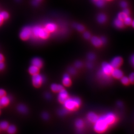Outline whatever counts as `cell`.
Listing matches in <instances>:
<instances>
[{"mask_svg":"<svg viewBox=\"0 0 134 134\" xmlns=\"http://www.w3.org/2000/svg\"><path fill=\"white\" fill-rule=\"evenodd\" d=\"M45 28L49 32H52L56 30L57 25L53 23H48L46 24Z\"/></svg>","mask_w":134,"mask_h":134,"instance_id":"12","label":"cell"},{"mask_svg":"<svg viewBox=\"0 0 134 134\" xmlns=\"http://www.w3.org/2000/svg\"><path fill=\"white\" fill-rule=\"evenodd\" d=\"M5 94L6 93L4 90H2V89H0V98L5 96Z\"/></svg>","mask_w":134,"mask_h":134,"instance_id":"40","label":"cell"},{"mask_svg":"<svg viewBox=\"0 0 134 134\" xmlns=\"http://www.w3.org/2000/svg\"><path fill=\"white\" fill-rule=\"evenodd\" d=\"M64 103L65 107L68 110H76L81 105V100L78 98H68Z\"/></svg>","mask_w":134,"mask_h":134,"instance_id":"1","label":"cell"},{"mask_svg":"<svg viewBox=\"0 0 134 134\" xmlns=\"http://www.w3.org/2000/svg\"><path fill=\"white\" fill-rule=\"evenodd\" d=\"M122 12L125 15H126L127 16H129L130 12H129V10L128 9H127L126 8H124Z\"/></svg>","mask_w":134,"mask_h":134,"instance_id":"39","label":"cell"},{"mask_svg":"<svg viewBox=\"0 0 134 134\" xmlns=\"http://www.w3.org/2000/svg\"><path fill=\"white\" fill-rule=\"evenodd\" d=\"M7 129V132L9 134H14L15 133L16 131V127L13 125H9Z\"/></svg>","mask_w":134,"mask_h":134,"instance_id":"23","label":"cell"},{"mask_svg":"<svg viewBox=\"0 0 134 134\" xmlns=\"http://www.w3.org/2000/svg\"><path fill=\"white\" fill-rule=\"evenodd\" d=\"M18 111L22 113H25L28 111V109L24 105H20L18 107Z\"/></svg>","mask_w":134,"mask_h":134,"instance_id":"21","label":"cell"},{"mask_svg":"<svg viewBox=\"0 0 134 134\" xmlns=\"http://www.w3.org/2000/svg\"><path fill=\"white\" fill-rule=\"evenodd\" d=\"M63 89V87L61 85L53 84L51 86V89L54 92H58Z\"/></svg>","mask_w":134,"mask_h":134,"instance_id":"18","label":"cell"},{"mask_svg":"<svg viewBox=\"0 0 134 134\" xmlns=\"http://www.w3.org/2000/svg\"><path fill=\"white\" fill-rule=\"evenodd\" d=\"M36 1H38V2H40V1H41L42 0H36Z\"/></svg>","mask_w":134,"mask_h":134,"instance_id":"52","label":"cell"},{"mask_svg":"<svg viewBox=\"0 0 134 134\" xmlns=\"http://www.w3.org/2000/svg\"><path fill=\"white\" fill-rule=\"evenodd\" d=\"M63 83L65 86H69L70 85H71V80L68 74H65L64 76L63 79Z\"/></svg>","mask_w":134,"mask_h":134,"instance_id":"17","label":"cell"},{"mask_svg":"<svg viewBox=\"0 0 134 134\" xmlns=\"http://www.w3.org/2000/svg\"><path fill=\"white\" fill-rule=\"evenodd\" d=\"M75 125L79 129H81L84 126L83 121L81 119H78L75 122Z\"/></svg>","mask_w":134,"mask_h":134,"instance_id":"24","label":"cell"},{"mask_svg":"<svg viewBox=\"0 0 134 134\" xmlns=\"http://www.w3.org/2000/svg\"><path fill=\"white\" fill-rule=\"evenodd\" d=\"M111 75L114 78L119 79L122 77L123 74L122 72L118 68H115L113 70L112 72H111Z\"/></svg>","mask_w":134,"mask_h":134,"instance_id":"10","label":"cell"},{"mask_svg":"<svg viewBox=\"0 0 134 134\" xmlns=\"http://www.w3.org/2000/svg\"><path fill=\"white\" fill-rule=\"evenodd\" d=\"M68 71L71 74H75L76 73V70H75V69L73 68V67H71L69 68Z\"/></svg>","mask_w":134,"mask_h":134,"instance_id":"37","label":"cell"},{"mask_svg":"<svg viewBox=\"0 0 134 134\" xmlns=\"http://www.w3.org/2000/svg\"><path fill=\"white\" fill-rule=\"evenodd\" d=\"M73 27L79 31H83L84 30H85V27L79 24L74 23L73 24Z\"/></svg>","mask_w":134,"mask_h":134,"instance_id":"22","label":"cell"},{"mask_svg":"<svg viewBox=\"0 0 134 134\" xmlns=\"http://www.w3.org/2000/svg\"><path fill=\"white\" fill-rule=\"evenodd\" d=\"M1 18H2L3 20H6L8 19L9 16V15L7 12H3L0 13Z\"/></svg>","mask_w":134,"mask_h":134,"instance_id":"29","label":"cell"},{"mask_svg":"<svg viewBox=\"0 0 134 134\" xmlns=\"http://www.w3.org/2000/svg\"><path fill=\"white\" fill-rule=\"evenodd\" d=\"M3 21V19L2 18H1V14H0V25L2 24Z\"/></svg>","mask_w":134,"mask_h":134,"instance_id":"48","label":"cell"},{"mask_svg":"<svg viewBox=\"0 0 134 134\" xmlns=\"http://www.w3.org/2000/svg\"><path fill=\"white\" fill-rule=\"evenodd\" d=\"M122 63V59L121 57H116L111 60L110 64L113 68H118Z\"/></svg>","mask_w":134,"mask_h":134,"instance_id":"7","label":"cell"},{"mask_svg":"<svg viewBox=\"0 0 134 134\" xmlns=\"http://www.w3.org/2000/svg\"><path fill=\"white\" fill-rule=\"evenodd\" d=\"M8 126V123L7 121H2L0 122V129L2 130L7 129Z\"/></svg>","mask_w":134,"mask_h":134,"instance_id":"25","label":"cell"},{"mask_svg":"<svg viewBox=\"0 0 134 134\" xmlns=\"http://www.w3.org/2000/svg\"><path fill=\"white\" fill-rule=\"evenodd\" d=\"M32 65L35 66L36 67L40 68L42 66V61L39 58H34L33 59L32 61Z\"/></svg>","mask_w":134,"mask_h":134,"instance_id":"14","label":"cell"},{"mask_svg":"<svg viewBox=\"0 0 134 134\" xmlns=\"http://www.w3.org/2000/svg\"><path fill=\"white\" fill-rule=\"evenodd\" d=\"M45 97L47 99H50L51 98V96L49 93H47L46 94Z\"/></svg>","mask_w":134,"mask_h":134,"instance_id":"44","label":"cell"},{"mask_svg":"<svg viewBox=\"0 0 134 134\" xmlns=\"http://www.w3.org/2000/svg\"><path fill=\"white\" fill-rule=\"evenodd\" d=\"M4 68V64L3 62H0V70H3Z\"/></svg>","mask_w":134,"mask_h":134,"instance_id":"41","label":"cell"},{"mask_svg":"<svg viewBox=\"0 0 134 134\" xmlns=\"http://www.w3.org/2000/svg\"><path fill=\"white\" fill-rule=\"evenodd\" d=\"M75 66L76 68H80L82 66V63L80 61H77L75 62Z\"/></svg>","mask_w":134,"mask_h":134,"instance_id":"35","label":"cell"},{"mask_svg":"<svg viewBox=\"0 0 134 134\" xmlns=\"http://www.w3.org/2000/svg\"><path fill=\"white\" fill-rule=\"evenodd\" d=\"M94 129L95 131L99 133L105 132L109 126L104 115L99 118L97 121L95 123Z\"/></svg>","mask_w":134,"mask_h":134,"instance_id":"2","label":"cell"},{"mask_svg":"<svg viewBox=\"0 0 134 134\" xmlns=\"http://www.w3.org/2000/svg\"><path fill=\"white\" fill-rule=\"evenodd\" d=\"M87 119L92 123H95L99 119V117L95 113L91 112L87 115Z\"/></svg>","mask_w":134,"mask_h":134,"instance_id":"11","label":"cell"},{"mask_svg":"<svg viewBox=\"0 0 134 134\" xmlns=\"http://www.w3.org/2000/svg\"><path fill=\"white\" fill-rule=\"evenodd\" d=\"M39 2L37 1L36 0H32V4L34 6H37Z\"/></svg>","mask_w":134,"mask_h":134,"instance_id":"42","label":"cell"},{"mask_svg":"<svg viewBox=\"0 0 134 134\" xmlns=\"http://www.w3.org/2000/svg\"><path fill=\"white\" fill-rule=\"evenodd\" d=\"M87 66L89 67V68H91V63H87Z\"/></svg>","mask_w":134,"mask_h":134,"instance_id":"49","label":"cell"},{"mask_svg":"<svg viewBox=\"0 0 134 134\" xmlns=\"http://www.w3.org/2000/svg\"><path fill=\"white\" fill-rule=\"evenodd\" d=\"M94 3L96 6H97L99 8H101L104 6V5L105 4V0H97L96 1H95Z\"/></svg>","mask_w":134,"mask_h":134,"instance_id":"26","label":"cell"},{"mask_svg":"<svg viewBox=\"0 0 134 134\" xmlns=\"http://www.w3.org/2000/svg\"><path fill=\"white\" fill-rule=\"evenodd\" d=\"M131 61L132 63V64L134 66V55H133V56H132L131 58Z\"/></svg>","mask_w":134,"mask_h":134,"instance_id":"46","label":"cell"},{"mask_svg":"<svg viewBox=\"0 0 134 134\" xmlns=\"http://www.w3.org/2000/svg\"><path fill=\"white\" fill-rule=\"evenodd\" d=\"M132 24V27H133L134 28V20H133L132 21V24Z\"/></svg>","mask_w":134,"mask_h":134,"instance_id":"50","label":"cell"},{"mask_svg":"<svg viewBox=\"0 0 134 134\" xmlns=\"http://www.w3.org/2000/svg\"><path fill=\"white\" fill-rule=\"evenodd\" d=\"M114 68L111 66L110 63H104L102 64L101 71L99 72V76L101 78L104 79H108L109 75L111 74Z\"/></svg>","mask_w":134,"mask_h":134,"instance_id":"4","label":"cell"},{"mask_svg":"<svg viewBox=\"0 0 134 134\" xmlns=\"http://www.w3.org/2000/svg\"><path fill=\"white\" fill-rule=\"evenodd\" d=\"M97 1V0H92V1L93 2H95V1Z\"/></svg>","mask_w":134,"mask_h":134,"instance_id":"51","label":"cell"},{"mask_svg":"<svg viewBox=\"0 0 134 134\" xmlns=\"http://www.w3.org/2000/svg\"></svg>","mask_w":134,"mask_h":134,"instance_id":"55","label":"cell"},{"mask_svg":"<svg viewBox=\"0 0 134 134\" xmlns=\"http://www.w3.org/2000/svg\"><path fill=\"white\" fill-rule=\"evenodd\" d=\"M91 42L93 45L96 47H100L102 44L101 40L97 37H93L91 38Z\"/></svg>","mask_w":134,"mask_h":134,"instance_id":"13","label":"cell"},{"mask_svg":"<svg viewBox=\"0 0 134 134\" xmlns=\"http://www.w3.org/2000/svg\"><path fill=\"white\" fill-rule=\"evenodd\" d=\"M32 28L30 27H25L22 29L20 34V36L23 40L28 39L32 35Z\"/></svg>","mask_w":134,"mask_h":134,"instance_id":"5","label":"cell"},{"mask_svg":"<svg viewBox=\"0 0 134 134\" xmlns=\"http://www.w3.org/2000/svg\"><path fill=\"white\" fill-rule=\"evenodd\" d=\"M87 58L90 60H93L95 58V54H94V53H89L88 56H87Z\"/></svg>","mask_w":134,"mask_h":134,"instance_id":"34","label":"cell"},{"mask_svg":"<svg viewBox=\"0 0 134 134\" xmlns=\"http://www.w3.org/2000/svg\"><path fill=\"white\" fill-rule=\"evenodd\" d=\"M120 6L121 8H125L127 7V4L126 2L125 1H122L120 3Z\"/></svg>","mask_w":134,"mask_h":134,"instance_id":"36","label":"cell"},{"mask_svg":"<svg viewBox=\"0 0 134 134\" xmlns=\"http://www.w3.org/2000/svg\"><path fill=\"white\" fill-rule=\"evenodd\" d=\"M128 79H129V82H130L131 83H134V72L131 73L129 75Z\"/></svg>","mask_w":134,"mask_h":134,"instance_id":"31","label":"cell"},{"mask_svg":"<svg viewBox=\"0 0 134 134\" xmlns=\"http://www.w3.org/2000/svg\"><path fill=\"white\" fill-rule=\"evenodd\" d=\"M104 116L109 125L112 124L115 121L116 117L113 113H108L105 115H104Z\"/></svg>","mask_w":134,"mask_h":134,"instance_id":"9","label":"cell"},{"mask_svg":"<svg viewBox=\"0 0 134 134\" xmlns=\"http://www.w3.org/2000/svg\"><path fill=\"white\" fill-rule=\"evenodd\" d=\"M121 82L124 85H127L129 83V80L128 78L126 76H122L121 78Z\"/></svg>","mask_w":134,"mask_h":134,"instance_id":"28","label":"cell"},{"mask_svg":"<svg viewBox=\"0 0 134 134\" xmlns=\"http://www.w3.org/2000/svg\"><path fill=\"white\" fill-rule=\"evenodd\" d=\"M126 15H125V14H124L123 12H121V13H119L118 15V18H119V19H120L121 20H124V19H125V18L126 17Z\"/></svg>","mask_w":134,"mask_h":134,"instance_id":"30","label":"cell"},{"mask_svg":"<svg viewBox=\"0 0 134 134\" xmlns=\"http://www.w3.org/2000/svg\"><path fill=\"white\" fill-rule=\"evenodd\" d=\"M101 40V42L102 43H106V38L105 37H101V38H100Z\"/></svg>","mask_w":134,"mask_h":134,"instance_id":"43","label":"cell"},{"mask_svg":"<svg viewBox=\"0 0 134 134\" xmlns=\"http://www.w3.org/2000/svg\"><path fill=\"white\" fill-rule=\"evenodd\" d=\"M42 118L45 120H47L49 118V115L46 113H43L42 114Z\"/></svg>","mask_w":134,"mask_h":134,"instance_id":"38","label":"cell"},{"mask_svg":"<svg viewBox=\"0 0 134 134\" xmlns=\"http://www.w3.org/2000/svg\"><path fill=\"white\" fill-rule=\"evenodd\" d=\"M32 80L34 86L36 87H38L42 84L43 79L41 75L38 74L33 75Z\"/></svg>","mask_w":134,"mask_h":134,"instance_id":"6","label":"cell"},{"mask_svg":"<svg viewBox=\"0 0 134 134\" xmlns=\"http://www.w3.org/2000/svg\"><path fill=\"white\" fill-rule=\"evenodd\" d=\"M114 24L116 27L118 28H122L124 27V22L123 20H121L118 18H117L115 20Z\"/></svg>","mask_w":134,"mask_h":134,"instance_id":"16","label":"cell"},{"mask_svg":"<svg viewBox=\"0 0 134 134\" xmlns=\"http://www.w3.org/2000/svg\"><path fill=\"white\" fill-rule=\"evenodd\" d=\"M9 103V99L8 97L4 96L0 98V107H2L3 106L8 105Z\"/></svg>","mask_w":134,"mask_h":134,"instance_id":"15","label":"cell"},{"mask_svg":"<svg viewBox=\"0 0 134 134\" xmlns=\"http://www.w3.org/2000/svg\"><path fill=\"white\" fill-rule=\"evenodd\" d=\"M16 1H18V2L20 1V0H16Z\"/></svg>","mask_w":134,"mask_h":134,"instance_id":"53","label":"cell"},{"mask_svg":"<svg viewBox=\"0 0 134 134\" xmlns=\"http://www.w3.org/2000/svg\"><path fill=\"white\" fill-rule=\"evenodd\" d=\"M59 92V96H58L59 101L61 103H64L68 98V94L67 92L63 89L61 90V91Z\"/></svg>","mask_w":134,"mask_h":134,"instance_id":"8","label":"cell"},{"mask_svg":"<svg viewBox=\"0 0 134 134\" xmlns=\"http://www.w3.org/2000/svg\"><path fill=\"white\" fill-rule=\"evenodd\" d=\"M29 72L30 74L33 75L38 74L39 72V68L34 65H32L29 67Z\"/></svg>","mask_w":134,"mask_h":134,"instance_id":"19","label":"cell"},{"mask_svg":"<svg viewBox=\"0 0 134 134\" xmlns=\"http://www.w3.org/2000/svg\"><path fill=\"white\" fill-rule=\"evenodd\" d=\"M83 36L87 40L89 39L91 37V34L89 32H85V33H84Z\"/></svg>","mask_w":134,"mask_h":134,"instance_id":"33","label":"cell"},{"mask_svg":"<svg viewBox=\"0 0 134 134\" xmlns=\"http://www.w3.org/2000/svg\"><path fill=\"white\" fill-rule=\"evenodd\" d=\"M4 57L0 53V62H3L4 60Z\"/></svg>","mask_w":134,"mask_h":134,"instance_id":"45","label":"cell"},{"mask_svg":"<svg viewBox=\"0 0 134 134\" xmlns=\"http://www.w3.org/2000/svg\"><path fill=\"white\" fill-rule=\"evenodd\" d=\"M32 34L37 37L46 39L49 36V32L45 28L36 26L32 28Z\"/></svg>","mask_w":134,"mask_h":134,"instance_id":"3","label":"cell"},{"mask_svg":"<svg viewBox=\"0 0 134 134\" xmlns=\"http://www.w3.org/2000/svg\"><path fill=\"white\" fill-rule=\"evenodd\" d=\"M107 1H110V0H107Z\"/></svg>","mask_w":134,"mask_h":134,"instance_id":"54","label":"cell"},{"mask_svg":"<svg viewBox=\"0 0 134 134\" xmlns=\"http://www.w3.org/2000/svg\"><path fill=\"white\" fill-rule=\"evenodd\" d=\"M123 21H124V24L127 25H129L132 24V20L129 16H127L125 18V19H124Z\"/></svg>","mask_w":134,"mask_h":134,"instance_id":"27","label":"cell"},{"mask_svg":"<svg viewBox=\"0 0 134 134\" xmlns=\"http://www.w3.org/2000/svg\"><path fill=\"white\" fill-rule=\"evenodd\" d=\"M107 20L106 16L103 14H100L97 16V20L99 23H104Z\"/></svg>","mask_w":134,"mask_h":134,"instance_id":"20","label":"cell"},{"mask_svg":"<svg viewBox=\"0 0 134 134\" xmlns=\"http://www.w3.org/2000/svg\"><path fill=\"white\" fill-rule=\"evenodd\" d=\"M67 113H68V110H67V109H62L59 110L58 113H59L60 115H65V114H66Z\"/></svg>","mask_w":134,"mask_h":134,"instance_id":"32","label":"cell"},{"mask_svg":"<svg viewBox=\"0 0 134 134\" xmlns=\"http://www.w3.org/2000/svg\"><path fill=\"white\" fill-rule=\"evenodd\" d=\"M117 105L118 106H121L122 105V103H121V102H118Z\"/></svg>","mask_w":134,"mask_h":134,"instance_id":"47","label":"cell"}]
</instances>
